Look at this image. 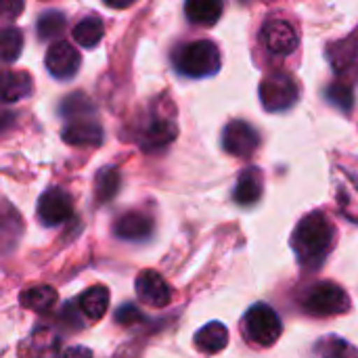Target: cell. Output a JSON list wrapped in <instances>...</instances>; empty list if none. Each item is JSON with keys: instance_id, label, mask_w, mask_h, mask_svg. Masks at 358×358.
<instances>
[{"instance_id": "obj_4", "label": "cell", "mask_w": 358, "mask_h": 358, "mask_svg": "<svg viewBox=\"0 0 358 358\" xmlns=\"http://www.w3.org/2000/svg\"><path fill=\"white\" fill-rule=\"evenodd\" d=\"M281 319L268 304H256L245 313L243 331L258 346H273L281 336Z\"/></svg>"}, {"instance_id": "obj_26", "label": "cell", "mask_w": 358, "mask_h": 358, "mask_svg": "<svg viewBox=\"0 0 358 358\" xmlns=\"http://www.w3.org/2000/svg\"><path fill=\"white\" fill-rule=\"evenodd\" d=\"M36 29H38L40 40L57 38V36H61V34H63V29H65V15H63L61 10L44 13V15H40Z\"/></svg>"}, {"instance_id": "obj_30", "label": "cell", "mask_w": 358, "mask_h": 358, "mask_svg": "<svg viewBox=\"0 0 358 358\" xmlns=\"http://www.w3.org/2000/svg\"><path fill=\"white\" fill-rule=\"evenodd\" d=\"M145 317L143 313L134 306V304H124L117 313H115V321L122 323V325H134V323H141Z\"/></svg>"}, {"instance_id": "obj_7", "label": "cell", "mask_w": 358, "mask_h": 358, "mask_svg": "<svg viewBox=\"0 0 358 358\" xmlns=\"http://www.w3.org/2000/svg\"><path fill=\"white\" fill-rule=\"evenodd\" d=\"M73 214V201L63 189H48L38 201V218L46 227L63 224Z\"/></svg>"}, {"instance_id": "obj_8", "label": "cell", "mask_w": 358, "mask_h": 358, "mask_svg": "<svg viewBox=\"0 0 358 358\" xmlns=\"http://www.w3.org/2000/svg\"><path fill=\"white\" fill-rule=\"evenodd\" d=\"M44 63H46V69L50 76H55L59 80H69L80 69V52L67 42H55L46 50Z\"/></svg>"}, {"instance_id": "obj_20", "label": "cell", "mask_w": 358, "mask_h": 358, "mask_svg": "<svg viewBox=\"0 0 358 358\" xmlns=\"http://www.w3.org/2000/svg\"><path fill=\"white\" fill-rule=\"evenodd\" d=\"M59 340L48 329H36L27 342L21 344V358H46L55 352Z\"/></svg>"}, {"instance_id": "obj_14", "label": "cell", "mask_w": 358, "mask_h": 358, "mask_svg": "<svg viewBox=\"0 0 358 358\" xmlns=\"http://www.w3.org/2000/svg\"><path fill=\"white\" fill-rule=\"evenodd\" d=\"M153 222L145 214L138 212H128L115 222V235L124 241H143L151 235Z\"/></svg>"}, {"instance_id": "obj_19", "label": "cell", "mask_w": 358, "mask_h": 358, "mask_svg": "<svg viewBox=\"0 0 358 358\" xmlns=\"http://www.w3.org/2000/svg\"><path fill=\"white\" fill-rule=\"evenodd\" d=\"M358 180L355 176L338 170V201H340V208L342 212L350 218V220H357L358 222Z\"/></svg>"}, {"instance_id": "obj_2", "label": "cell", "mask_w": 358, "mask_h": 358, "mask_svg": "<svg viewBox=\"0 0 358 358\" xmlns=\"http://www.w3.org/2000/svg\"><path fill=\"white\" fill-rule=\"evenodd\" d=\"M174 65L189 78H206L220 69V50L210 40H193L174 52Z\"/></svg>"}, {"instance_id": "obj_10", "label": "cell", "mask_w": 358, "mask_h": 358, "mask_svg": "<svg viewBox=\"0 0 358 358\" xmlns=\"http://www.w3.org/2000/svg\"><path fill=\"white\" fill-rule=\"evenodd\" d=\"M136 296L141 302H145L153 308H164L172 300V289L168 287L166 279L159 273L143 271L136 277Z\"/></svg>"}, {"instance_id": "obj_13", "label": "cell", "mask_w": 358, "mask_h": 358, "mask_svg": "<svg viewBox=\"0 0 358 358\" xmlns=\"http://www.w3.org/2000/svg\"><path fill=\"white\" fill-rule=\"evenodd\" d=\"M178 134V128L172 120H153L141 134V147L145 151H157L168 147Z\"/></svg>"}, {"instance_id": "obj_5", "label": "cell", "mask_w": 358, "mask_h": 358, "mask_svg": "<svg viewBox=\"0 0 358 358\" xmlns=\"http://www.w3.org/2000/svg\"><path fill=\"white\" fill-rule=\"evenodd\" d=\"M298 84L289 73L275 71L266 76L260 84V99L266 111H285L296 105L298 101Z\"/></svg>"}, {"instance_id": "obj_11", "label": "cell", "mask_w": 358, "mask_h": 358, "mask_svg": "<svg viewBox=\"0 0 358 358\" xmlns=\"http://www.w3.org/2000/svg\"><path fill=\"white\" fill-rule=\"evenodd\" d=\"M327 59L336 73L344 78H358V34L329 44Z\"/></svg>"}, {"instance_id": "obj_21", "label": "cell", "mask_w": 358, "mask_h": 358, "mask_svg": "<svg viewBox=\"0 0 358 358\" xmlns=\"http://www.w3.org/2000/svg\"><path fill=\"white\" fill-rule=\"evenodd\" d=\"M57 304V292L50 285H36L21 294V306L34 313H48Z\"/></svg>"}, {"instance_id": "obj_28", "label": "cell", "mask_w": 358, "mask_h": 358, "mask_svg": "<svg viewBox=\"0 0 358 358\" xmlns=\"http://www.w3.org/2000/svg\"><path fill=\"white\" fill-rule=\"evenodd\" d=\"M61 113H63L65 117H69L71 122L84 120V117H88L86 113H92V105H90V101H88L84 94L76 92V94H71V96H67V99L63 101Z\"/></svg>"}, {"instance_id": "obj_27", "label": "cell", "mask_w": 358, "mask_h": 358, "mask_svg": "<svg viewBox=\"0 0 358 358\" xmlns=\"http://www.w3.org/2000/svg\"><path fill=\"white\" fill-rule=\"evenodd\" d=\"M21 48H23V34H21V29L6 27L2 31V36H0V52H2L4 63L15 61L21 55Z\"/></svg>"}, {"instance_id": "obj_25", "label": "cell", "mask_w": 358, "mask_h": 358, "mask_svg": "<svg viewBox=\"0 0 358 358\" xmlns=\"http://www.w3.org/2000/svg\"><path fill=\"white\" fill-rule=\"evenodd\" d=\"M120 189V174L113 168H105L96 174L94 195L99 203H107Z\"/></svg>"}, {"instance_id": "obj_9", "label": "cell", "mask_w": 358, "mask_h": 358, "mask_svg": "<svg viewBox=\"0 0 358 358\" xmlns=\"http://www.w3.org/2000/svg\"><path fill=\"white\" fill-rule=\"evenodd\" d=\"M262 42L273 55H292L298 48V34L287 21L268 19L262 27Z\"/></svg>"}, {"instance_id": "obj_23", "label": "cell", "mask_w": 358, "mask_h": 358, "mask_svg": "<svg viewBox=\"0 0 358 358\" xmlns=\"http://www.w3.org/2000/svg\"><path fill=\"white\" fill-rule=\"evenodd\" d=\"M103 23H101V19L99 17H86V19H82L80 23H76V27H73V40L80 44V46H84V48H92V46H96L99 42H101V38H103Z\"/></svg>"}, {"instance_id": "obj_29", "label": "cell", "mask_w": 358, "mask_h": 358, "mask_svg": "<svg viewBox=\"0 0 358 358\" xmlns=\"http://www.w3.org/2000/svg\"><path fill=\"white\" fill-rule=\"evenodd\" d=\"M325 96L331 105H336L338 109L342 111H350L355 107V92L350 86L338 82V84H331L327 90H325Z\"/></svg>"}, {"instance_id": "obj_3", "label": "cell", "mask_w": 358, "mask_h": 358, "mask_svg": "<svg viewBox=\"0 0 358 358\" xmlns=\"http://www.w3.org/2000/svg\"><path fill=\"white\" fill-rule=\"evenodd\" d=\"M302 308L313 317H334L348 313L350 300L340 285L331 281H319L302 296Z\"/></svg>"}, {"instance_id": "obj_22", "label": "cell", "mask_w": 358, "mask_h": 358, "mask_svg": "<svg viewBox=\"0 0 358 358\" xmlns=\"http://www.w3.org/2000/svg\"><path fill=\"white\" fill-rule=\"evenodd\" d=\"M4 86H2V99L4 103H15L23 96H27L31 92V78L25 71H4L2 78Z\"/></svg>"}, {"instance_id": "obj_1", "label": "cell", "mask_w": 358, "mask_h": 358, "mask_svg": "<svg viewBox=\"0 0 358 358\" xmlns=\"http://www.w3.org/2000/svg\"><path fill=\"white\" fill-rule=\"evenodd\" d=\"M334 243V227L323 212H313L296 227L292 237V248L300 264L315 271L323 264Z\"/></svg>"}, {"instance_id": "obj_15", "label": "cell", "mask_w": 358, "mask_h": 358, "mask_svg": "<svg viewBox=\"0 0 358 358\" xmlns=\"http://www.w3.org/2000/svg\"><path fill=\"white\" fill-rule=\"evenodd\" d=\"M262 172L258 168H245L239 178H237V187H235V201L239 206H252L262 197Z\"/></svg>"}, {"instance_id": "obj_18", "label": "cell", "mask_w": 358, "mask_h": 358, "mask_svg": "<svg viewBox=\"0 0 358 358\" xmlns=\"http://www.w3.org/2000/svg\"><path fill=\"white\" fill-rule=\"evenodd\" d=\"M222 2L220 0H189L185 4V13L191 23L197 25H214L222 15Z\"/></svg>"}, {"instance_id": "obj_6", "label": "cell", "mask_w": 358, "mask_h": 358, "mask_svg": "<svg viewBox=\"0 0 358 358\" xmlns=\"http://www.w3.org/2000/svg\"><path fill=\"white\" fill-rule=\"evenodd\" d=\"M258 145H260V136L256 128H252L243 120L229 122L227 128L222 130V147L229 155L248 157L258 149Z\"/></svg>"}, {"instance_id": "obj_12", "label": "cell", "mask_w": 358, "mask_h": 358, "mask_svg": "<svg viewBox=\"0 0 358 358\" xmlns=\"http://www.w3.org/2000/svg\"><path fill=\"white\" fill-rule=\"evenodd\" d=\"M63 141L73 147H96L103 143V128L90 117L76 120L63 128Z\"/></svg>"}, {"instance_id": "obj_24", "label": "cell", "mask_w": 358, "mask_h": 358, "mask_svg": "<svg viewBox=\"0 0 358 358\" xmlns=\"http://www.w3.org/2000/svg\"><path fill=\"white\" fill-rule=\"evenodd\" d=\"M317 352L321 358H358V350L355 346H350L346 340L336 338V336H327L317 344Z\"/></svg>"}, {"instance_id": "obj_16", "label": "cell", "mask_w": 358, "mask_h": 358, "mask_svg": "<svg viewBox=\"0 0 358 358\" xmlns=\"http://www.w3.org/2000/svg\"><path fill=\"white\" fill-rule=\"evenodd\" d=\"M107 308H109V289L105 285H92L80 296V310L90 321L103 319Z\"/></svg>"}, {"instance_id": "obj_31", "label": "cell", "mask_w": 358, "mask_h": 358, "mask_svg": "<svg viewBox=\"0 0 358 358\" xmlns=\"http://www.w3.org/2000/svg\"><path fill=\"white\" fill-rule=\"evenodd\" d=\"M59 358H92V352L84 346H71V348L63 350Z\"/></svg>"}, {"instance_id": "obj_17", "label": "cell", "mask_w": 358, "mask_h": 358, "mask_svg": "<svg viewBox=\"0 0 358 358\" xmlns=\"http://www.w3.org/2000/svg\"><path fill=\"white\" fill-rule=\"evenodd\" d=\"M227 344H229V331L222 323H208L195 336V346L208 355H216V352L224 350Z\"/></svg>"}]
</instances>
